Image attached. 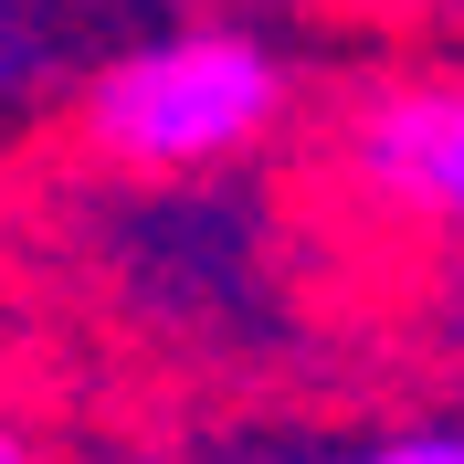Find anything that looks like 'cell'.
I'll return each instance as SVG.
<instances>
[{
    "instance_id": "3",
    "label": "cell",
    "mask_w": 464,
    "mask_h": 464,
    "mask_svg": "<svg viewBox=\"0 0 464 464\" xmlns=\"http://www.w3.org/2000/svg\"><path fill=\"white\" fill-rule=\"evenodd\" d=\"M359 464H464V443L454 433H401V443H380V454H359Z\"/></svg>"
},
{
    "instance_id": "2",
    "label": "cell",
    "mask_w": 464,
    "mask_h": 464,
    "mask_svg": "<svg viewBox=\"0 0 464 464\" xmlns=\"http://www.w3.org/2000/svg\"><path fill=\"white\" fill-rule=\"evenodd\" d=\"M348 169L380 211H411V222H454L464 201V95L454 85H391L359 106L348 127Z\"/></svg>"
},
{
    "instance_id": "4",
    "label": "cell",
    "mask_w": 464,
    "mask_h": 464,
    "mask_svg": "<svg viewBox=\"0 0 464 464\" xmlns=\"http://www.w3.org/2000/svg\"><path fill=\"white\" fill-rule=\"evenodd\" d=\"M0 464H43V454H32V443L11 433V422H0Z\"/></svg>"
},
{
    "instance_id": "1",
    "label": "cell",
    "mask_w": 464,
    "mask_h": 464,
    "mask_svg": "<svg viewBox=\"0 0 464 464\" xmlns=\"http://www.w3.org/2000/svg\"><path fill=\"white\" fill-rule=\"evenodd\" d=\"M275 106H285V74H275L264 43H243V32H179V43H148V53L95 74L85 127L127 169H201L222 148L264 138Z\"/></svg>"
}]
</instances>
